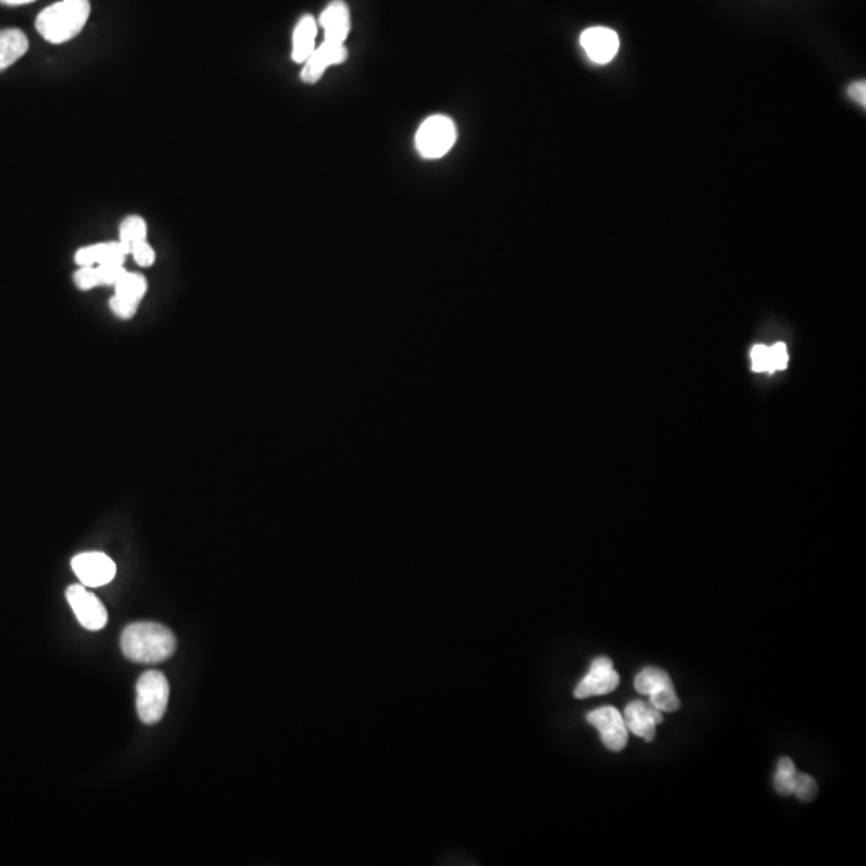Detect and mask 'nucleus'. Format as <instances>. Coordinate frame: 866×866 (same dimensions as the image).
<instances>
[{
	"mask_svg": "<svg viewBox=\"0 0 866 866\" xmlns=\"http://www.w3.org/2000/svg\"><path fill=\"white\" fill-rule=\"evenodd\" d=\"M121 648L127 660L158 664L174 655L177 642L172 631L162 624L134 623L122 631Z\"/></svg>",
	"mask_w": 866,
	"mask_h": 866,
	"instance_id": "nucleus-1",
	"label": "nucleus"
},
{
	"mask_svg": "<svg viewBox=\"0 0 866 866\" xmlns=\"http://www.w3.org/2000/svg\"><path fill=\"white\" fill-rule=\"evenodd\" d=\"M89 17V0H61L39 13L37 33L52 44H65L81 33Z\"/></svg>",
	"mask_w": 866,
	"mask_h": 866,
	"instance_id": "nucleus-2",
	"label": "nucleus"
},
{
	"mask_svg": "<svg viewBox=\"0 0 866 866\" xmlns=\"http://www.w3.org/2000/svg\"><path fill=\"white\" fill-rule=\"evenodd\" d=\"M169 695V682L162 672H143L137 682V711L140 721L146 725L158 724L166 714Z\"/></svg>",
	"mask_w": 866,
	"mask_h": 866,
	"instance_id": "nucleus-3",
	"label": "nucleus"
},
{
	"mask_svg": "<svg viewBox=\"0 0 866 866\" xmlns=\"http://www.w3.org/2000/svg\"><path fill=\"white\" fill-rule=\"evenodd\" d=\"M458 138V130L448 116H432L425 119L416 134V148L425 159L443 158L450 153Z\"/></svg>",
	"mask_w": 866,
	"mask_h": 866,
	"instance_id": "nucleus-4",
	"label": "nucleus"
},
{
	"mask_svg": "<svg viewBox=\"0 0 866 866\" xmlns=\"http://www.w3.org/2000/svg\"><path fill=\"white\" fill-rule=\"evenodd\" d=\"M66 599L73 608L77 621L87 631H100L108 623V612L97 595L85 589L84 584H73L66 589Z\"/></svg>",
	"mask_w": 866,
	"mask_h": 866,
	"instance_id": "nucleus-5",
	"label": "nucleus"
},
{
	"mask_svg": "<svg viewBox=\"0 0 866 866\" xmlns=\"http://www.w3.org/2000/svg\"><path fill=\"white\" fill-rule=\"evenodd\" d=\"M71 567L85 587H102L116 576V563L103 552H82L71 560Z\"/></svg>",
	"mask_w": 866,
	"mask_h": 866,
	"instance_id": "nucleus-6",
	"label": "nucleus"
},
{
	"mask_svg": "<svg viewBox=\"0 0 866 866\" xmlns=\"http://www.w3.org/2000/svg\"><path fill=\"white\" fill-rule=\"evenodd\" d=\"M620 685V674L613 668V663L607 656H600L592 661L591 669L575 688V697L584 698L607 695Z\"/></svg>",
	"mask_w": 866,
	"mask_h": 866,
	"instance_id": "nucleus-7",
	"label": "nucleus"
},
{
	"mask_svg": "<svg viewBox=\"0 0 866 866\" xmlns=\"http://www.w3.org/2000/svg\"><path fill=\"white\" fill-rule=\"evenodd\" d=\"M587 722L599 730L603 745L613 753H620L628 745V727L623 716L613 706H603L587 714Z\"/></svg>",
	"mask_w": 866,
	"mask_h": 866,
	"instance_id": "nucleus-8",
	"label": "nucleus"
},
{
	"mask_svg": "<svg viewBox=\"0 0 866 866\" xmlns=\"http://www.w3.org/2000/svg\"><path fill=\"white\" fill-rule=\"evenodd\" d=\"M347 55H349V52L345 49L344 44L324 41L320 47H316L315 52L305 61L304 69L300 73V79L305 84H316L323 77L324 71L329 66L345 63Z\"/></svg>",
	"mask_w": 866,
	"mask_h": 866,
	"instance_id": "nucleus-9",
	"label": "nucleus"
},
{
	"mask_svg": "<svg viewBox=\"0 0 866 866\" xmlns=\"http://www.w3.org/2000/svg\"><path fill=\"white\" fill-rule=\"evenodd\" d=\"M624 724L629 732L645 741H653L656 737V725L663 722L661 711L650 701H631L624 709Z\"/></svg>",
	"mask_w": 866,
	"mask_h": 866,
	"instance_id": "nucleus-10",
	"label": "nucleus"
},
{
	"mask_svg": "<svg viewBox=\"0 0 866 866\" xmlns=\"http://www.w3.org/2000/svg\"><path fill=\"white\" fill-rule=\"evenodd\" d=\"M581 47L594 63L605 65L610 63L620 50V37L613 29L595 26L581 34Z\"/></svg>",
	"mask_w": 866,
	"mask_h": 866,
	"instance_id": "nucleus-11",
	"label": "nucleus"
},
{
	"mask_svg": "<svg viewBox=\"0 0 866 866\" xmlns=\"http://www.w3.org/2000/svg\"><path fill=\"white\" fill-rule=\"evenodd\" d=\"M129 254V247L126 244H122L121 241H110V243L81 247L74 255V260L79 267H95V265L106 264L124 265Z\"/></svg>",
	"mask_w": 866,
	"mask_h": 866,
	"instance_id": "nucleus-12",
	"label": "nucleus"
},
{
	"mask_svg": "<svg viewBox=\"0 0 866 866\" xmlns=\"http://www.w3.org/2000/svg\"><path fill=\"white\" fill-rule=\"evenodd\" d=\"M324 29V41L344 44L350 33V10L344 0H334L320 17Z\"/></svg>",
	"mask_w": 866,
	"mask_h": 866,
	"instance_id": "nucleus-13",
	"label": "nucleus"
},
{
	"mask_svg": "<svg viewBox=\"0 0 866 866\" xmlns=\"http://www.w3.org/2000/svg\"><path fill=\"white\" fill-rule=\"evenodd\" d=\"M316 34L318 23L315 18L312 15L300 18L292 34V60L296 63H305L308 60L316 49Z\"/></svg>",
	"mask_w": 866,
	"mask_h": 866,
	"instance_id": "nucleus-14",
	"label": "nucleus"
},
{
	"mask_svg": "<svg viewBox=\"0 0 866 866\" xmlns=\"http://www.w3.org/2000/svg\"><path fill=\"white\" fill-rule=\"evenodd\" d=\"M29 49L26 34L20 29H2L0 31V71L17 63Z\"/></svg>",
	"mask_w": 866,
	"mask_h": 866,
	"instance_id": "nucleus-15",
	"label": "nucleus"
},
{
	"mask_svg": "<svg viewBox=\"0 0 866 866\" xmlns=\"http://www.w3.org/2000/svg\"><path fill=\"white\" fill-rule=\"evenodd\" d=\"M634 687L642 695H652L663 688H674V685H672L668 672L663 671V669L645 668L634 679Z\"/></svg>",
	"mask_w": 866,
	"mask_h": 866,
	"instance_id": "nucleus-16",
	"label": "nucleus"
},
{
	"mask_svg": "<svg viewBox=\"0 0 866 866\" xmlns=\"http://www.w3.org/2000/svg\"><path fill=\"white\" fill-rule=\"evenodd\" d=\"M114 288H116V292H114L116 296L140 304V300L145 297L146 291H148V283H146L145 276L126 272V275L122 276Z\"/></svg>",
	"mask_w": 866,
	"mask_h": 866,
	"instance_id": "nucleus-17",
	"label": "nucleus"
},
{
	"mask_svg": "<svg viewBox=\"0 0 866 866\" xmlns=\"http://www.w3.org/2000/svg\"><path fill=\"white\" fill-rule=\"evenodd\" d=\"M146 235H148V227H146V222L142 217L129 215L122 220L121 227H119V241L129 247V252L130 247L146 241Z\"/></svg>",
	"mask_w": 866,
	"mask_h": 866,
	"instance_id": "nucleus-18",
	"label": "nucleus"
},
{
	"mask_svg": "<svg viewBox=\"0 0 866 866\" xmlns=\"http://www.w3.org/2000/svg\"><path fill=\"white\" fill-rule=\"evenodd\" d=\"M796 765L793 764L790 757H782L777 765V773L773 777V786L775 791L782 796H791L794 791V782H796Z\"/></svg>",
	"mask_w": 866,
	"mask_h": 866,
	"instance_id": "nucleus-19",
	"label": "nucleus"
},
{
	"mask_svg": "<svg viewBox=\"0 0 866 866\" xmlns=\"http://www.w3.org/2000/svg\"><path fill=\"white\" fill-rule=\"evenodd\" d=\"M650 703L661 713H676L680 708V700L677 698L674 688H663L658 692L648 695Z\"/></svg>",
	"mask_w": 866,
	"mask_h": 866,
	"instance_id": "nucleus-20",
	"label": "nucleus"
},
{
	"mask_svg": "<svg viewBox=\"0 0 866 866\" xmlns=\"http://www.w3.org/2000/svg\"><path fill=\"white\" fill-rule=\"evenodd\" d=\"M817 782H815L814 777H810L807 773H799L796 775V782H794V791L793 794L796 798L801 799L802 802H812L817 796Z\"/></svg>",
	"mask_w": 866,
	"mask_h": 866,
	"instance_id": "nucleus-21",
	"label": "nucleus"
},
{
	"mask_svg": "<svg viewBox=\"0 0 866 866\" xmlns=\"http://www.w3.org/2000/svg\"><path fill=\"white\" fill-rule=\"evenodd\" d=\"M95 267H97L98 286H116L127 272L124 265L119 264L95 265Z\"/></svg>",
	"mask_w": 866,
	"mask_h": 866,
	"instance_id": "nucleus-22",
	"label": "nucleus"
},
{
	"mask_svg": "<svg viewBox=\"0 0 866 866\" xmlns=\"http://www.w3.org/2000/svg\"><path fill=\"white\" fill-rule=\"evenodd\" d=\"M110 308L111 312L118 316V318H121V320H130V318H134L137 315L138 304L114 294L110 300Z\"/></svg>",
	"mask_w": 866,
	"mask_h": 866,
	"instance_id": "nucleus-23",
	"label": "nucleus"
},
{
	"mask_svg": "<svg viewBox=\"0 0 866 866\" xmlns=\"http://www.w3.org/2000/svg\"><path fill=\"white\" fill-rule=\"evenodd\" d=\"M74 284L81 291H90V289L97 288V267H79V270L74 273Z\"/></svg>",
	"mask_w": 866,
	"mask_h": 866,
	"instance_id": "nucleus-24",
	"label": "nucleus"
},
{
	"mask_svg": "<svg viewBox=\"0 0 866 866\" xmlns=\"http://www.w3.org/2000/svg\"><path fill=\"white\" fill-rule=\"evenodd\" d=\"M130 255L134 257L135 262L140 267H151L154 264V260H156V252L148 244V241H142V243L130 247Z\"/></svg>",
	"mask_w": 866,
	"mask_h": 866,
	"instance_id": "nucleus-25",
	"label": "nucleus"
},
{
	"mask_svg": "<svg viewBox=\"0 0 866 866\" xmlns=\"http://www.w3.org/2000/svg\"><path fill=\"white\" fill-rule=\"evenodd\" d=\"M751 358H753L754 371H769V373H772V369H770V350L767 347L756 345L753 352H751Z\"/></svg>",
	"mask_w": 866,
	"mask_h": 866,
	"instance_id": "nucleus-26",
	"label": "nucleus"
},
{
	"mask_svg": "<svg viewBox=\"0 0 866 866\" xmlns=\"http://www.w3.org/2000/svg\"><path fill=\"white\" fill-rule=\"evenodd\" d=\"M770 350V369L778 371L785 369L788 365V352H786L785 344H775Z\"/></svg>",
	"mask_w": 866,
	"mask_h": 866,
	"instance_id": "nucleus-27",
	"label": "nucleus"
},
{
	"mask_svg": "<svg viewBox=\"0 0 866 866\" xmlns=\"http://www.w3.org/2000/svg\"><path fill=\"white\" fill-rule=\"evenodd\" d=\"M849 97L857 102L858 105H862L865 108L866 105V85L865 82H854V84L850 85Z\"/></svg>",
	"mask_w": 866,
	"mask_h": 866,
	"instance_id": "nucleus-28",
	"label": "nucleus"
},
{
	"mask_svg": "<svg viewBox=\"0 0 866 866\" xmlns=\"http://www.w3.org/2000/svg\"><path fill=\"white\" fill-rule=\"evenodd\" d=\"M31 2H34V0H0V4L12 5V7L13 5L31 4Z\"/></svg>",
	"mask_w": 866,
	"mask_h": 866,
	"instance_id": "nucleus-29",
	"label": "nucleus"
}]
</instances>
